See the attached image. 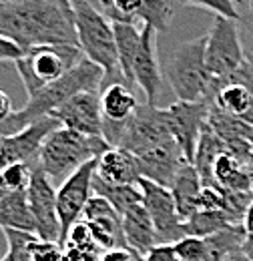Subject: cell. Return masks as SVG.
Returning a JSON list of instances; mask_svg holds the SVG:
<instances>
[{"instance_id": "1", "label": "cell", "mask_w": 253, "mask_h": 261, "mask_svg": "<svg viewBox=\"0 0 253 261\" xmlns=\"http://www.w3.org/2000/svg\"><path fill=\"white\" fill-rule=\"evenodd\" d=\"M0 36L24 53L44 44H77L74 8L64 0H14L0 4Z\"/></svg>"}, {"instance_id": "2", "label": "cell", "mask_w": 253, "mask_h": 261, "mask_svg": "<svg viewBox=\"0 0 253 261\" xmlns=\"http://www.w3.org/2000/svg\"><path fill=\"white\" fill-rule=\"evenodd\" d=\"M107 149L109 145L103 137H89L59 127L40 145L34 167H38L50 181H64L79 167L98 159Z\"/></svg>"}, {"instance_id": "3", "label": "cell", "mask_w": 253, "mask_h": 261, "mask_svg": "<svg viewBox=\"0 0 253 261\" xmlns=\"http://www.w3.org/2000/svg\"><path fill=\"white\" fill-rule=\"evenodd\" d=\"M72 8H74V29H77L79 48L87 61L103 68L105 72L103 89L111 83H125L119 66L113 22L89 0L79 2Z\"/></svg>"}, {"instance_id": "4", "label": "cell", "mask_w": 253, "mask_h": 261, "mask_svg": "<svg viewBox=\"0 0 253 261\" xmlns=\"http://www.w3.org/2000/svg\"><path fill=\"white\" fill-rule=\"evenodd\" d=\"M165 76L179 100L211 102L217 91V81L205 65V36L177 44L165 63Z\"/></svg>"}, {"instance_id": "5", "label": "cell", "mask_w": 253, "mask_h": 261, "mask_svg": "<svg viewBox=\"0 0 253 261\" xmlns=\"http://www.w3.org/2000/svg\"><path fill=\"white\" fill-rule=\"evenodd\" d=\"M83 59L85 55L77 44H44L27 50L24 57L18 59L14 65L27 89V95L32 97L42 87L64 76Z\"/></svg>"}, {"instance_id": "6", "label": "cell", "mask_w": 253, "mask_h": 261, "mask_svg": "<svg viewBox=\"0 0 253 261\" xmlns=\"http://www.w3.org/2000/svg\"><path fill=\"white\" fill-rule=\"evenodd\" d=\"M245 53L239 36V20L215 16L211 31L205 34V65L209 74L221 83L245 65Z\"/></svg>"}, {"instance_id": "7", "label": "cell", "mask_w": 253, "mask_h": 261, "mask_svg": "<svg viewBox=\"0 0 253 261\" xmlns=\"http://www.w3.org/2000/svg\"><path fill=\"white\" fill-rule=\"evenodd\" d=\"M27 201L34 219V235L44 241H63V229L57 211V189L53 181L38 169L32 167L29 185H27Z\"/></svg>"}, {"instance_id": "8", "label": "cell", "mask_w": 253, "mask_h": 261, "mask_svg": "<svg viewBox=\"0 0 253 261\" xmlns=\"http://www.w3.org/2000/svg\"><path fill=\"white\" fill-rule=\"evenodd\" d=\"M167 141H175L171 129H169V121H167V111L159 109L157 105H139V109L135 111V115L131 117V121L125 125L119 147L125 149L133 155H139L155 145L167 143Z\"/></svg>"}, {"instance_id": "9", "label": "cell", "mask_w": 253, "mask_h": 261, "mask_svg": "<svg viewBox=\"0 0 253 261\" xmlns=\"http://www.w3.org/2000/svg\"><path fill=\"white\" fill-rule=\"evenodd\" d=\"M137 185L141 189V203L155 225L159 243H175L181 237H185V223L177 213L171 189L143 177Z\"/></svg>"}, {"instance_id": "10", "label": "cell", "mask_w": 253, "mask_h": 261, "mask_svg": "<svg viewBox=\"0 0 253 261\" xmlns=\"http://www.w3.org/2000/svg\"><path fill=\"white\" fill-rule=\"evenodd\" d=\"M98 10L111 22H143V27H151L157 33H167L175 4L167 0H98Z\"/></svg>"}, {"instance_id": "11", "label": "cell", "mask_w": 253, "mask_h": 261, "mask_svg": "<svg viewBox=\"0 0 253 261\" xmlns=\"http://www.w3.org/2000/svg\"><path fill=\"white\" fill-rule=\"evenodd\" d=\"M209 100H201V102H183L177 100L171 107H167V121H169V129L175 139V143L179 145L183 157L187 159V163L193 165L195 153H197V145L201 141L203 129L207 125L209 119Z\"/></svg>"}, {"instance_id": "12", "label": "cell", "mask_w": 253, "mask_h": 261, "mask_svg": "<svg viewBox=\"0 0 253 261\" xmlns=\"http://www.w3.org/2000/svg\"><path fill=\"white\" fill-rule=\"evenodd\" d=\"M95 167L96 159L79 167L57 189V211H59V221H61V229H63V239L66 231L83 217V211H85L89 199L95 195L93 193Z\"/></svg>"}, {"instance_id": "13", "label": "cell", "mask_w": 253, "mask_h": 261, "mask_svg": "<svg viewBox=\"0 0 253 261\" xmlns=\"http://www.w3.org/2000/svg\"><path fill=\"white\" fill-rule=\"evenodd\" d=\"M139 102L131 85L111 83L100 89V113H103V139L109 147H119L125 125L131 121Z\"/></svg>"}, {"instance_id": "14", "label": "cell", "mask_w": 253, "mask_h": 261, "mask_svg": "<svg viewBox=\"0 0 253 261\" xmlns=\"http://www.w3.org/2000/svg\"><path fill=\"white\" fill-rule=\"evenodd\" d=\"M59 121L50 119V117H42L38 121H34L31 125H27L24 129L16 130L8 137H4L0 141V171L8 165L24 163L34 167L36 163V155L40 151V145L44 143V139L59 129Z\"/></svg>"}, {"instance_id": "15", "label": "cell", "mask_w": 253, "mask_h": 261, "mask_svg": "<svg viewBox=\"0 0 253 261\" xmlns=\"http://www.w3.org/2000/svg\"><path fill=\"white\" fill-rule=\"evenodd\" d=\"M46 117L59 121L64 129L77 130L89 137H103V113H100V93L85 91L79 93L61 107L50 111Z\"/></svg>"}, {"instance_id": "16", "label": "cell", "mask_w": 253, "mask_h": 261, "mask_svg": "<svg viewBox=\"0 0 253 261\" xmlns=\"http://www.w3.org/2000/svg\"><path fill=\"white\" fill-rule=\"evenodd\" d=\"M157 31H153L151 27L141 29L139 48L135 53L133 66H131V79L143 91L147 105H157L161 85H163V72H161V63L157 57Z\"/></svg>"}, {"instance_id": "17", "label": "cell", "mask_w": 253, "mask_h": 261, "mask_svg": "<svg viewBox=\"0 0 253 261\" xmlns=\"http://www.w3.org/2000/svg\"><path fill=\"white\" fill-rule=\"evenodd\" d=\"M135 157H137L143 179H149V181L163 185V187H169V189H171L177 173L181 171V167L187 163V159L183 157V153L175 141L155 145Z\"/></svg>"}, {"instance_id": "18", "label": "cell", "mask_w": 253, "mask_h": 261, "mask_svg": "<svg viewBox=\"0 0 253 261\" xmlns=\"http://www.w3.org/2000/svg\"><path fill=\"white\" fill-rule=\"evenodd\" d=\"M81 219H85L89 223V227L93 231V237L103 247V251L127 247L125 237H123L121 215L111 207V203L107 199L98 195L91 197Z\"/></svg>"}, {"instance_id": "19", "label": "cell", "mask_w": 253, "mask_h": 261, "mask_svg": "<svg viewBox=\"0 0 253 261\" xmlns=\"http://www.w3.org/2000/svg\"><path fill=\"white\" fill-rule=\"evenodd\" d=\"M95 177L107 185H137L141 181L137 157L121 147H109L96 159Z\"/></svg>"}, {"instance_id": "20", "label": "cell", "mask_w": 253, "mask_h": 261, "mask_svg": "<svg viewBox=\"0 0 253 261\" xmlns=\"http://www.w3.org/2000/svg\"><path fill=\"white\" fill-rule=\"evenodd\" d=\"M121 225H123V237H125L127 249L147 255L155 245H159V237L155 225L143 207V203H137L129 207L125 213L121 215Z\"/></svg>"}, {"instance_id": "21", "label": "cell", "mask_w": 253, "mask_h": 261, "mask_svg": "<svg viewBox=\"0 0 253 261\" xmlns=\"http://www.w3.org/2000/svg\"><path fill=\"white\" fill-rule=\"evenodd\" d=\"M201 189H203V183H201V177H199L197 169L191 163H185L181 167V171L177 173L173 185H171L175 207H177V213L183 219V223L189 219L191 215L197 213Z\"/></svg>"}, {"instance_id": "22", "label": "cell", "mask_w": 253, "mask_h": 261, "mask_svg": "<svg viewBox=\"0 0 253 261\" xmlns=\"http://www.w3.org/2000/svg\"><path fill=\"white\" fill-rule=\"evenodd\" d=\"M64 261H98L105 253L93 237V231L85 219H79L72 227L66 231L63 239Z\"/></svg>"}, {"instance_id": "23", "label": "cell", "mask_w": 253, "mask_h": 261, "mask_svg": "<svg viewBox=\"0 0 253 261\" xmlns=\"http://www.w3.org/2000/svg\"><path fill=\"white\" fill-rule=\"evenodd\" d=\"M0 229L34 233V219L29 209L27 189L14 191L0 201Z\"/></svg>"}, {"instance_id": "24", "label": "cell", "mask_w": 253, "mask_h": 261, "mask_svg": "<svg viewBox=\"0 0 253 261\" xmlns=\"http://www.w3.org/2000/svg\"><path fill=\"white\" fill-rule=\"evenodd\" d=\"M113 31H115V42H117V55H119L121 74H123L127 85H131L133 83L131 66H133L135 53L139 48L141 29L137 24H129V22H113Z\"/></svg>"}, {"instance_id": "25", "label": "cell", "mask_w": 253, "mask_h": 261, "mask_svg": "<svg viewBox=\"0 0 253 261\" xmlns=\"http://www.w3.org/2000/svg\"><path fill=\"white\" fill-rule=\"evenodd\" d=\"M231 225H241L239 219H235L231 213L217 209V211H197L185 221V233L195 237H209Z\"/></svg>"}, {"instance_id": "26", "label": "cell", "mask_w": 253, "mask_h": 261, "mask_svg": "<svg viewBox=\"0 0 253 261\" xmlns=\"http://www.w3.org/2000/svg\"><path fill=\"white\" fill-rule=\"evenodd\" d=\"M93 193L111 203V207L123 215L129 207L141 203V189L139 185H107L98 179H93Z\"/></svg>"}, {"instance_id": "27", "label": "cell", "mask_w": 253, "mask_h": 261, "mask_svg": "<svg viewBox=\"0 0 253 261\" xmlns=\"http://www.w3.org/2000/svg\"><path fill=\"white\" fill-rule=\"evenodd\" d=\"M6 239V253L0 261H31V243L36 237L34 233L2 229Z\"/></svg>"}, {"instance_id": "28", "label": "cell", "mask_w": 253, "mask_h": 261, "mask_svg": "<svg viewBox=\"0 0 253 261\" xmlns=\"http://www.w3.org/2000/svg\"><path fill=\"white\" fill-rule=\"evenodd\" d=\"M32 167L24 163L8 165L0 171V201L14 191H22L29 185Z\"/></svg>"}, {"instance_id": "29", "label": "cell", "mask_w": 253, "mask_h": 261, "mask_svg": "<svg viewBox=\"0 0 253 261\" xmlns=\"http://www.w3.org/2000/svg\"><path fill=\"white\" fill-rule=\"evenodd\" d=\"M173 249L179 261H213L205 237L185 235L173 243Z\"/></svg>"}, {"instance_id": "30", "label": "cell", "mask_w": 253, "mask_h": 261, "mask_svg": "<svg viewBox=\"0 0 253 261\" xmlns=\"http://www.w3.org/2000/svg\"><path fill=\"white\" fill-rule=\"evenodd\" d=\"M177 6L205 8V10L215 12V16L233 18V20H239V16H241V8L233 0H177Z\"/></svg>"}, {"instance_id": "31", "label": "cell", "mask_w": 253, "mask_h": 261, "mask_svg": "<svg viewBox=\"0 0 253 261\" xmlns=\"http://www.w3.org/2000/svg\"><path fill=\"white\" fill-rule=\"evenodd\" d=\"M31 261H64V249L59 241L34 237L31 243Z\"/></svg>"}, {"instance_id": "32", "label": "cell", "mask_w": 253, "mask_h": 261, "mask_svg": "<svg viewBox=\"0 0 253 261\" xmlns=\"http://www.w3.org/2000/svg\"><path fill=\"white\" fill-rule=\"evenodd\" d=\"M239 36H241L245 59H247V63L253 65V6H247V10H241V16H239Z\"/></svg>"}, {"instance_id": "33", "label": "cell", "mask_w": 253, "mask_h": 261, "mask_svg": "<svg viewBox=\"0 0 253 261\" xmlns=\"http://www.w3.org/2000/svg\"><path fill=\"white\" fill-rule=\"evenodd\" d=\"M145 261H179L175 255L173 243H159L155 245L147 255H143Z\"/></svg>"}, {"instance_id": "34", "label": "cell", "mask_w": 253, "mask_h": 261, "mask_svg": "<svg viewBox=\"0 0 253 261\" xmlns=\"http://www.w3.org/2000/svg\"><path fill=\"white\" fill-rule=\"evenodd\" d=\"M22 57H24V50H22L18 44H14L12 40L0 36V63H4V61L16 63V61L22 59Z\"/></svg>"}, {"instance_id": "35", "label": "cell", "mask_w": 253, "mask_h": 261, "mask_svg": "<svg viewBox=\"0 0 253 261\" xmlns=\"http://www.w3.org/2000/svg\"><path fill=\"white\" fill-rule=\"evenodd\" d=\"M135 251H131V249H127V247H119V249H109V251H105L98 261H133L135 259Z\"/></svg>"}, {"instance_id": "36", "label": "cell", "mask_w": 253, "mask_h": 261, "mask_svg": "<svg viewBox=\"0 0 253 261\" xmlns=\"http://www.w3.org/2000/svg\"><path fill=\"white\" fill-rule=\"evenodd\" d=\"M14 113V107H12V100L6 93L0 91V123H4L6 119H10Z\"/></svg>"}, {"instance_id": "37", "label": "cell", "mask_w": 253, "mask_h": 261, "mask_svg": "<svg viewBox=\"0 0 253 261\" xmlns=\"http://www.w3.org/2000/svg\"><path fill=\"white\" fill-rule=\"evenodd\" d=\"M241 225H243V229H245L247 235H253V199H251V203L247 205L245 213H243V221H241Z\"/></svg>"}, {"instance_id": "38", "label": "cell", "mask_w": 253, "mask_h": 261, "mask_svg": "<svg viewBox=\"0 0 253 261\" xmlns=\"http://www.w3.org/2000/svg\"><path fill=\"white\" fill-rule=\"evenodd\" d=\"M241 251L245 253V257H247V259L253 261V235H245L243 245H241Z\"/></svg>"}, {"instance_id": "39", "label": "cell", "mask_w": 253, "mask_h": 261, "mask_svg": "<svg viewBox=\"0 0 253 261\" xmlns=\"http://www.w3.org/2000/svg\"><path fill=\"white\" fill-rule=\"evenodd\" d=\"M219 261H249L245 257V253L241 251V249H235V251H231V253H227V255H223Z\"/></svg>"}, {"instance_id": "40", "label": "cell", "mask_w": 253, "mask_h": 261, "mask_svg": "<svg viewBox=\"0 0 253 261\" xmlns=\"http://www.w3.org/2000/svg\"><path fill=\"white\" fill-rule=\"evenodd\" d=\"M64 2H68L70 6H74V4H79V2H85V0H64Z\"/></svg>"}, {"instance_id": "41", "label": "cell", "mask_w": 253, "mask_h": 261, "mask_svg": "<svg viewBox=\"0 0 253 261\" xmlns=\"http://www.w3.org/2000/svg\"><path fill=\"white\" fill-rule=\"evenodd\" d=\"M233 2H235L237 6H243V4H245V0H233Z\"/></svg>"}, {"instance_id": "42", "label": "cell", "mask_w": 253, "mask_h": 261, "mask_svg": "<svg viewBox=\"0 0 253 261\" xmlns=\"http://www.w3.org/2000/svg\"><path fill=\"white\" fill-rule=\"evenodd\" d=\"M6 2H14V0H0V4H6Z\"/></svg>"}, {"instance_id": "43", "label": "cell", "mask_w": 253, "mask_h": 261, "mask_svg": "<svg viewBox=\"0 0 253 261\" xmlns=\"http://www.w3.org/2000/svg\"><path fill=\"white\" fill-rule=\"evenodd\" d=\"M167 2H171V4H175V6H177V0H167Z\"/></svg>"}, {"instance_id": "44", "label": "cell", "mask_w": 253, "mask_h": 261, "mask_svg": "<svg viewBox=\"0 0 253 261\" xmlns=\"http://www.w3.org/2000/svg\"><path fill=\"white\" fill-rule=\"evenodd\" d=\"M249 6H253V0H249Z\"/></svg>"}]
</instances>
